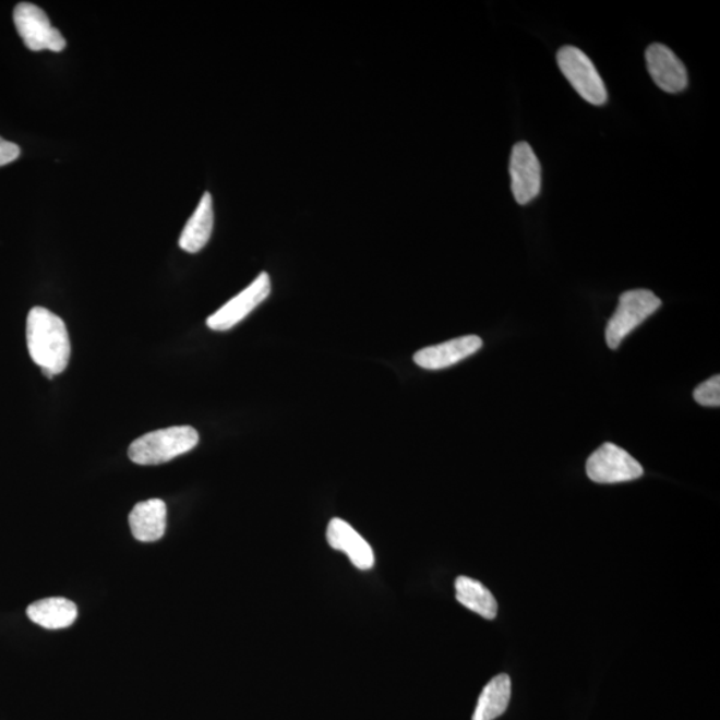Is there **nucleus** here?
Masks as SVG:
<instances>
[{
	"instance_id": "nucleus-1",
	"label": "nucleus",
	"mask_w": 720,
	"mask_h": 720,
	"mask_svg": "<svg viewBox=\"0 0 720 720\" xmlns=\"http://www.w3.org/2000/svg\"><path fill=\"white\" fill-rule=\"evenodd\" d=\"M26 338L29 357L48 380L68 369L71 341L62 317L45 308L32 309L27 316Z\"/></svg>"
},
{
	"instance_id": "nucleus-2",
	"label": "nucleus",
	"mask_w": 720,
	"mask_h": 720,
	"mask_svg": "<svg viewBox=\"0 0 720 720\" xmlns=\"http://www.w3.org/2000/svg\"><path fill=\"white\" fill-rule=\"evenodd\" d=\"M197 443L200 434L195 429L190 425H176L137 437L130 444L129 458L141 466L167 464L194 449Z\"/></svg>"
},
{
	"instance_id": "nucleus-3",
	"label": "nucleus",
	"mask_w": 720,
	"mask_h": 720,
	"mask_svg": "<svg viewBox=\"0 0 720 720\" xmlns=\"http://www.w3.org/2000/svg\"><path fill=\"white\" fill-rule=\"evenodd\" d=\"M660 305L662 300L650 290L623 292L614 315L605 327V344L611 350H616L629 333L640 326L648 316L656 314Z\"/></svg>"
},
{
	"instance_id": "nucleus-4",
	"label": "nucleus",
	"mask_w": 720,
	"mask_h": 720,
	"mask_svg": "<svg viewBox=\"0 0 720 720\" xmlns=\"http://www.w3.org/2000/svg\"><path fill=\"white\" fill-rule=\"evenodd\" d=\"M556 59L563 75L588 104L602 106L608 101V88L602 76L584 51L564 46L557 51Z\"/></svg>"
},
{
	"instance_id": "nucleus-5",
	"label": "nucleus",
	"mask_w": 720,
	"mask_h": 720,
	"mask_svg": "<svg viewBox=\"0 0 720 720\" xmlns=\"http://www.w3.org/2000/svg\"><path fill=\"white\" fill-rule=\"evenodd\" d=\"M586 472L592 482L612 484L638 479L645 471L626 449L614 443H604L588 458Z\"/></svg>"
},
{
	"instance_id": "nucleus-6",
	"label": "nucleus",
	"mask_w": 720,
	"mask_h": 720,
	"mask_svg": "<svg viewBox=\"0 0 720 720\" xmlns=\"http://www.w3.org/2000/svg\"><path fill=\"white\" fill-rule=\"evenodd\" d=\"M14 23L17 34L32 51L64 50L65 39L58 28L51 26L44 10L33 3L22 2L14 10Z\"/></svg>"
},
{
	"instance_id": "nucleus-7",
	"label": "nucleus",
	"mask_w": 720,
	"mask_h": 720,
	"mask_svg": "<svg viewBox=\"0 0 720 720\" xmlns=\"http://www.w3.org/2000/svg\"><path fill=\"white\" fill-rule=\"evenodd\" d=\"M269 292H272V280L267 273H262L236 298L228 300L215 314L208 316L207 326L214 332H227L236 327L268 298Z\"/></svg>"
},
{
	"instance_id": "nucleus-8",
	"label": "nucleus",
	"mask_w": 720,
	"mask_h": 720,
	"mask_svg": "<svg viewBox=\"0 0 720 720\" xmlns=\"http://www.w3.org/2000/svg\"><path fill=\"white\" fill-rule=\"evenodd\" d=\"M509 176L516 202L528 204L536 200L542 189V168L530 144H515L509 158Z\"/></svg>"
},
{
	"instance_id": "nucleus-9",
	"label": "nucleus",
	"mask_w": 720,
	"mask_h": 720,
	"mask_svg": "<svg viewBox=\"0 0 720 720\" xmlns=\"http://www.w3.org/2000/svg\"><path fill=\"white\" fill-rule=\"evenodd\" d=\"M647 70L659 88L669 94L684 92L688 84L687 70L668 46L653 44L646 50Z\"/></svg>"
},
{
	"instance_id": "nucleus-10",
	"label": "nucleus",
	"mask_w": 720,
	"mask_h": 720,
	"mask_svg": "<svg viewBox=\"0 0 720 720\" xmlns=\"http://www.w3.org/2000/svg\"><path fill=\"white\" fill-rule=\"evenodd\" d=\"M483 346L477 335L460 336L444 344L430 346L413 356V362L424 370H443L473 356Z\"/></svg>"
},
{
	"instance_id": "nucleus-11",
	"label": "nucleus",
	"mask_w": 720,
	"mask_h": 720,
	"mask_svg": "<svg viewBox=\"0 0 720 720\" xmlns=\"http://www.w3.org/2000/svg\"><path fill=\"white\" fill-rule=\"evenodd\" d=\"M326 537L328 544L336 551L345 552L357 568L368 572L374 567V551L368 540L344 519L334 518L329 521Z\"/></svg>"
},
{
	"instance_id": "nucleus-12",
	"label": "nucleus",
	"mask_w": 720,
	"mask_h": 720,
	"mask_svg": "<svg viewBox=\"0 0 720 720\" xmlns=\"http://www.w3.org/2000/svg\"><path fill=\"white\" fill-rule=\"evenodd\" d=\"M132 536L143 543L164 538L167 527V506L161 500L137 503L129 516Z\"/></svg>"
},
{
	"instance_id": "nucleus-13",
	"label": "nucleus",
	"mask_w": 720,
	"mask_h": 720,
	"mask_svg": "<svg viewBox=\"0 0 720 720\" xmlns=\"http://www.w3.org/2000/svg\"><path fill=\"white\" fill-rule=\"evenodd\" d=\"M213 228V196L209 192H204L194 214H192L182 233H180V249L190 252V254L200 252L208 243L209 238H212Z\"/></svg>"
},
{
	"instance_id": "nucleus-14",
	"label": "nucleus",
	"mask_w": 720,
	"mask_h": 720,
	"mask_svg": "<svg viewBox=\"0 0 720 720\" xmlns=\"http://www.w3.org/2000/svg\"><path fill=\"white\" fill-rule=\"evenodd\" d=\"M29 621L47 629H62L76 621L77 609L74 602L64 598L38 600L27 608Z\"/></svg>"
},
{
	"instance_id": "nucleus-15",
	"label": "nucleus",
	"mask_w": 720,
	"mask_h": 720,
	"mask_svg": "<svg viewBox=\"0 0 720 720\" xmlns=\"http://www.w3.org/2000/svg\"><path fill=\"white\" fill-rule=\"evenodd\" d=\"M509 698H512V681L506 674H501L491 680L479 696L476 712L472 720H494L503 716L507 710Z\"/></svg>"
},
{
	"instance_id": "nucleus-16",
	"label": "nucleus",
	"mask_w": 720,
	"mask_h": 720,
	"mask_svg": "<svg viewBox=\"0 0 720 720\" xmlns=\"http://www.w3.org/2000/svg\"><path fill=\"white\" fill-rule=\"evenodd\" d=\"M456 600L464 604L466 609L476 612L484 620H495L497 614V603L488 587L480 581L459 576L455 580Z\"/></svg>"
},
{
	"instance_id": "nucleus-17",
	"label": "nucleus",
	"mask_w": 720,
	"mask_h": 720,
	"mask_svg": "<svg viewBox=\"0 0 720 720\" xmlns=\"http://www.w3.org/2000/svg\"><path fill=\"white\" fill-rule=\"evenodd\" d=\"M694 399L700 406L719 407L720 406V376L716 375L710 380L699 384L695 388Z\"/></svg>"
},
{
	"instance_id": "nucleus-18",
	"label": "nucleus",
	"mask_w": 720,
	"mask_h": 720,
	"mask_svg": "<svg viewBox=\"0 0 720 720\" xmlns=\"http://www.w3.org/2000/svg\"><path fill=\"white\" fill-rule=\"evenodd\" d=\"M21 148L17 144L4 141L0 136V167L11 164V161L20 158Z\"/></svg>"
}]
</instances>
